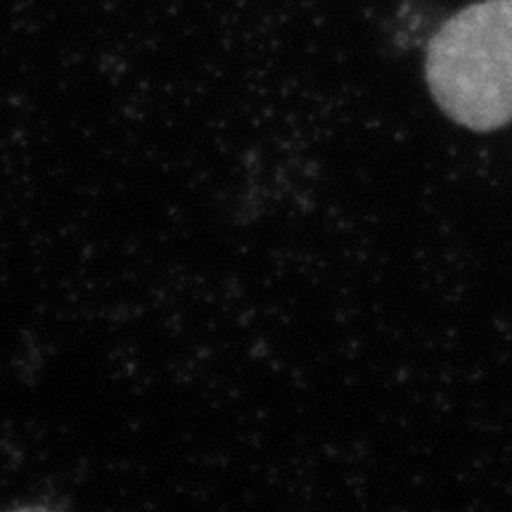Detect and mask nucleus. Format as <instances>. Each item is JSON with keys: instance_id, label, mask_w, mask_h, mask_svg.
<instances>
[{"instance_id": "f257e3e1", "label": "nucleus", "mask_w": 512, "mask_h": 512, "mask_svg": "<svg viewBox=\"0 0 512 512\" xmlns=\"http://www.w3.org/2000/svg\"><path fill=\"white\" fill-rule=\"evenodd\" d=\"M425 79L439 110L477 133L512 121V0H479L432 36Z\"/></svg>"}, {"instance_id": "f03ea898", "label": "nucleus", "mask_w": 512, "mask_h": 512, "mask_svg": "<svg viewBox=\"0 0 512 512\" xmlns=\"http://www.w3.org/2000/svg\"><path fill=\"white\" fill-rule=\"evenodd\" d=\"M5 512H57V510L46 508V505H19V508H10Z\"/></svg>"}]
</instances>
